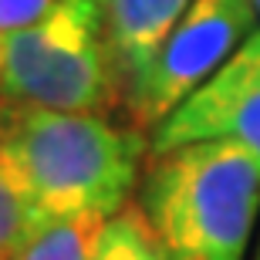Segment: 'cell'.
Listing matches in <instances>:
<instances>
[{"mask_svg": "<svg viewBox=\"0 0 260 260\" xmlns=\"http://www.w3.org/2000/svg\"><path fill=\"white\" fill-rule=\"evenodd\" d=\"M7 142L44 220L98 216L128 206L142 179L149 135L91 112H51L10 102Z\"/></svg>", "mask_w": 260, "mask_h": 260, "instance_id": "1", "label": "cell"}, {"mask_svg": "<svg viewBox=\"0 0 260 260\" xmlns=\"http://www.w3.org/2000/svg\"><path fill=\"white\" fill-rule=\"evenodd\" d=\"M135 206L169 260H247L260 216V155L237 142L152 155Z\"/></svg>", "mask_w": 260, "mask_h": 260, "instance_id": "2", "label": "cell"}, {"mask_svg": "<svg viewBox=\"0 0 260 260\" xmlns=\"http://www.w3.org/2000/svg\"><path fill=\"white\" fill-rule=\"evenodd\" d=\"M118 91L102 0H58L0 38V98L14 105L105 115Z\"/></svg>", "mask_w": 260, "mask_h": 260, "instance_id": "3", "label": "cell"}, {"mask_svg": "<svg viewBox=\"0 0 260 260\" xmlns=\"http://www.w3.org/2000/svg\"><path fill=\"white\" fill-rule=\"evenodd\" d=\"M250 0H193L142 75L122 91L135 128L152 132L203 81H210L253 34Z\"/></svg>", "mask_w": 260, "mask_h": 260, "instance_id": "4", "label": "cell"}, {"mask_svg": "<svg viewBox=\"0 0 260 260\" xmlns=\"http://www.w3.org/2000/svg\"><path fill=\"white\" fill-rule=\"evenodd\" d=\"M193 142H237L260 155V30L149 132V155Z\"/></svg>", "mask_w": 260, "mask_h": 260, "instance_id": "5", "label": "cell"}, {"mask_svg": "<svg viewBox=\"0 0 260 260\" xmlns=\"http://www.w3.org/2000/svg\"><path fill=\"white\" fill-rule=\"evenodd\" d=\"M102 4L122 91L149 68L162 41L193 7V0H102Z\"/></svg>", "mask_w": 260, "mask_h": 260, "instance_id": "6", "label": "cell"}, {"mask_svg": "<svg viewBox=\"0 0 260 260\" xmlns=\"http://www.w3.org/2000/svg\"><path fill=\"white\" fill-rule=\"evenodd\" d=\"M7 115L10 102L0 98V257H14L30 233L48 223L14 162V152L7 142Z\"/></svg>", "mask_w": 260, "mask_h": 260, "instance_id": "7", "label": "cell"}, {"mask_svg": "<svg viewBox=\"0 0 260 260\" xmlns=\"http://www.w3.org/2000/svg\"><path fill=\"white\" fill-rule=\"evenodd\" d=\"M105 220L98 216H75V220H48L34 230L10 260H91L98 226Z\"/></svg>", "mask_w": 260, "mask_h": 260, "instance_id": "8", "label": "cell"}, {"mask_svg": "<svg viewBox=\"0 0 260 260\" xmlns=\"http://www.w3.org/2000/svg\"><path fill=\"white\" fill-rule=\"evenodd\" d=\"M91 260H169L139 206H125L98 226Z\"/></svg>", "mask_w": 260, "mask_h": 260, "instance_id": "9", "label": "cell"}, {"mask_svg": "<svg viewBox=\"0 0 260 260\" xmlns=\"http://www.w3.org/2000/svg\"><path fill=\"white\" fill-rule=\"evenodd\" d=\"M54 4L58 0H0V38H7L20 27H30Z\"/></svg>", "mask_w": 260, "mask_h": 260, "instance_id": "10", "label": "cell"}, {"mask_svg": "<svg viewBox=\"0 0 260 260\" xmlns=\"http://www.w3.org/2000/svg\"><path fill=\"white\" fill-rule=\"evenodd\" d=\"M250 7H253V14H257V20H260V0H250Z\"/></svg>", "mask_w": 260, "mask_h": 260, "instance_id": "11", "label": "cell"}, {"mask_svg": "<svg viewBox=\"0 0 260 260\" xmlns=\"http://www.w3.org/2000/svg\"><path fill=\"white\" fill-rule=\"evenodd\" d=\"M250 260H260V237H257V250H253V257Z\"/></svg>", "mask_w": 260, "mask_h": 260, "instance_id": "12", "label": "cell"}, {"mask_svg": "<svg viewBox=\"0 0 260 260\" xmlns=\"http://www.w3.org/2000/svg\"><path fill=\"white\" fill-rule=\"evenodd\" d=\"M0 260H10V257H0Z\"/></svg>", "mask_w": 260, "mask_h": 260, "instance_id": "13", "label": "cell"}]
</instances>
